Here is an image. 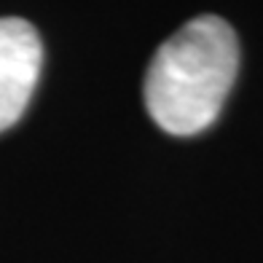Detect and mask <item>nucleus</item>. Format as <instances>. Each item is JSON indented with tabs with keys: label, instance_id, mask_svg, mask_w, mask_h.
<instances>
[{
	"label": "nucleus",
	"instance_id": "obj_1",
	"mask_svg": "<svg viewBox=\"0 0 263 263\" xmlns=\"http://www.w3.org/2000/svg\"><path fill=\"white\" fill-rule=\"evenodd\" d=\"M239 43L220 16H196L159 46L145 76L151 118L170 135L204 132L229 97Z\"/></svg>",
	"mask_w": 263,
	"mask_h": 263
},
{
	"label": "nucleus",
	"instance_id": "obj_2",
	"mask_svg": "<svg viewBox=\"0 0 263 263\" xmlns=\"http://www.w3.org/2000/svg\"><path fill=\"white\" fill-rule=\"evenodd\" d=\"M43 46L25 19H0V132L11 129L35 91Z\"/></svg>",
	"mask_w": 263,
	"mask_h": 263
}]
</instances>
